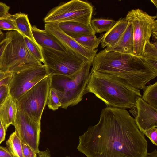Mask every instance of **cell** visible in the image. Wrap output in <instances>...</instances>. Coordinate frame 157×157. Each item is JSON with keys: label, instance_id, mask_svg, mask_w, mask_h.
<instances>
[{"label": "cell", "instance_id": "6da1fadb", "mask_svg": "<svg viewBox=\"0 0 157 157\" xmlns=\"http://www.w3.org/2000/svg\"><path fill=\"white\" fill-rule=\"evenodd\" d=\"M78 150L86 157H147L148 143L126 109L106 107L96 125L79 136Z\"/></svg>", "mask_w": 157, "mask_h": 157}, {"label": "cell", "instance_id": "cb8c5ba5", "mask_svg": "<svg viewBox=\"0 0 157 157\" xmlns=\"http://www.w3.org/2000/svg\"><path fill=\"white\" fill-rule=\"evenodd\" d=\"M24 39L26 46L31 54L38 61L43 63L44 60L40 47L36 43L33 42L26 37H24Z\"/></svg>", "mask_w": 157, "mask_h": 157}, {"label": "cell", "instance_id": "5bb4252c", "mask_svg": "<svg viewBox=\"0 0 157 157\" xmlns=\"http://www.w3.org/2000/svg\"><path fill=\"white\" fill-rule=\"evenodd\" d=\"M128 22L125 18H121L105 33L99 37L101 47H111L119 40L126 29Z\"/></svg>", "mask_w": 157, "mask_h": 157}, {"label": "cell", "instance_id": "60d3db41", "mask_svg": "<svg viewBox=\"0 0 157 157\" xmlns=\"http://www.w3.org/2000/svg\"><path fill=\"white\" fill-rule=\"evenodd\" d=\"M1 124H2V123H1V120L0 119V128L1 127Z\"/></svg>", "mask_w": 157, "mask_h": 157}, {"label": "cell", "instance_id": "8fae6325", "mask_svg": "<svg viewBox=\"0 0 157 157\" xmlns=\"http://www.w3.org/2000/svg\"><path fill=\"white\" fill-rule=\"evenodd\" d=\"M44 29L65 48L67 52L85 61H93L97 49L91 50L82 46L65 33L59 28L58 23H46Z\"/></svg>", "mask_w": 157, "mask_h": 157}, {"label": "cell", "instance_id": "484cf974", "mask_svg": "<svg viewBox=\"0 0 157 157\" xmlns=\"http://www.w3.org/2000/svg\"><path fill=\"white\" fill-rule=\"evenodd\" d=\"M47 104L49 108L53 111L58 109L61 106V103L57 94L51 88H50L48 93Z\"/></svg>", "mask_w": 157, "mask_h": 157}, {"label": "cell", "instance_id": "e575fe53", "mask_svg": "<svg viewBox=\"0 0 157 157\" xmlns=\"http://www.w3.org/2000/svg\"><path fill=\"white\" fill-rule=\"evenodd\" d=\"M12 74L0 80V87L3 85L8 86L12 78Z\"/></svg>", "mask_w": 157, "mask_h": 157}, {"label": "cell", "instance_id": "74e56055", "mask_svg": "<svg viewBox=\"0 0 157 157\" xmlns=\"http://www.w3.org/2000/svg\"><path fill=\"white\" fill-rule=\"evenodd\" d=\"M5 34L0 30V43L5 38Z\"/></svg>", "mask_w": 157, "mask_h": 157}, {"label": "cell", "instance_id": "f1b7e54d", "mask_svg": "<svg viewBox=\"0 0 157 157\" xmlns=\"http://www.w3.org/2000/svg\"><path fill=\"white\" fill-rule=\"evenodd\" d=\"M23 157H37V153L27 144L21 141Z\"/></svg>", "mask_w": 157, "mask_h": 157}, {"label": "cell", "instance_id": "f35d334b", "mask_svg": "<svg viewBox=\"0 0 157 157\" xmlns=\"http://www.w3.org/2000/svg\"><path fill=\"white\" fill-rule=\"evenodd\" d=\"M66 157H70L69 156H66ZM147 157H156V156L154 154H153L151 153H148Z\"/></svg>", "mask_w": 157, "mask_h": 157}, {"label": "cell", "instance_id": "277c9868", "mask_svg": "<svg viewBox=\"0 0 157 157\" xmlns=\"http://www.w3.org/2000/svg\"><path fill=\"white\" fill-rule=\"evenodd\" d=\"M92 61L86 62L75 74L70 76L50 75V88L56 93L61 104L66 109L78 104L86 94V89L89 77V70Z\"/></svg>", "mask_w": 157, "mask_h": 157}, {"label": "cell", "instance_id": "5b68a950", "mask_svg": "<svg viewBox=\"0 0 157 157\" xmlns=\"http://www.w3.org/2000/svg\"><path fill=\"white\" fill-rule=\"evenodd\" d=\"M11 39L5 48L0 60V71L17 72L41 63L31 54L24 37L18 32L10 31Z\"/></svg>", "mask_w": 157, "mask_h": 157}, {"label": "cell", "instance_id": "7402d4cb", "mask_svg": "<svg viewBox=\"0 0 157 157\" xmlns=\"http://www.w3.org/2000/svg\"><path fill=\"white\" fill-rule=\"evenodd\" d=\"M116 22L110 19L94 18L91 20L90 25L95 33H101L108 31L114 25Z\"/></svg>", "mask_w": 157, "mask_h": 157}, {"label": "cell", "instance_id": "30bf717a", "mask_svg": "<svg viewBox=\"0 0 157 157\" xmlns=\"http://www.w3.org/2000/svg\"><path fill=\"white\" fill-rule=\"evenodd\" d=\"M49 75L46 66L41 63L12 73L8 85L9 94L17 100L36 84Z\"/></svg>", "mask_w": 157, "mask_h": 157}, {"label": "cell", "instance_id": "44dd1931", "mask_svg": "<svg viewBox=\"0 0 157 157\" xmlns=\"http://www.w3.org/2000/svg\"><path fill=\"white\" fill-rule=\"evenodd\" d=\"M143 89L142 99L147 104L157 109V82L145 86Z\"/></svg>", "mask_w": 157, "mask_h": 157}, {"label": "cell", "instance_id": "ac0fdd59", "mask_svg": "<svg viewBox=\"0 0 157 157\" xmlns=\"http://www.w3.org/2000/svg\"><path fill=\"white\" fill-rule=\"evenodd\" d=\"M17 111L16 100L9 94L0 107V119L6 131L10 125L14 126Z\"/></svg>", "mask_w": 157, "mask_h": 157}, {"label": "cell", "instance_id": "4dcf8cb0", "mask_svg": "<svg viewBox=\"0 0 157 157\" xmlns=\"http://www.w3.org/2000/svg\"><path fill=\"white\" fill-rule=\"evenodd\" d=\"M9 94L8 86L3 85L0 87V107Z\"/></svg>", "mask_w": 157, "mask_h": 157}, {"label": "cell", "instance_id": "836d02e7", "mask_svg": "<svg viewBox=\"0 0 157 157\" xmlns=\"http://www.w3.org/2000/svg\"><path fill=\"white\" fill-rule=\"evenodd\" d=\"M151 35L156 40L157 39V20H155L152 24Z\"/></svg>", "mask_w": 157, "mask_h": 157}, {"label": "cell", "instance_id": "4316f807", "mask_svg": "<svg viewBox=\"0 0 157 157\" xmlns=\"http://www.w3.org/2000/svg\"><path fill=\"white\" fill-rule=\"evenodd\" d=\"M1 30L18 32L12 14L8 13L6 16L0 18V30Z\"/></svg>", "mask_w": 157, "mask_h": 157}, {"label": "cell", "instance_id": "603a6c76", "mask_svg": "<svg viewBox=\"0 0 157 157\" xmlns=\"http://www.w3.org/2000/svg\"><path fill=\"white\" fill-rule=\"evenodd\" d=\"M74 39L82 46L91 50L96 49L101 43L99 38L95 35L84 36Z\"/></svg>", "mask_w": 157, "mask_h": 157}, {"label": "cell", "instance_id": "d4e9b609", "mask_svg": "<svg viewBox=\"0 0 157 157\" xmlns=\"http://www.w3.org/2000/svg\"><path fill=\"white\" fill-rule=\"evenodd\" d=\"M145 59L157 60V43L155 42L153 43L150 41L146 43L142 56Z\"/></svg>", "mask_w": 157, "mask_h": 157}, {"label": "cell", "instance_id": "83f0119b", "mask_svg": "<svg viewBox=\"0 0 157 157\" xmlns=\"http://www.w3.org/2000/svg\"><path fill=\"white\" fill-rule=\"evenodd\" d=\"M144 134L155 146H157V128L154 127L145 131Z\"/></svg>", "mask_w": 157, "mask_h": 157}, {"label": "cell", "instance_id": "d6a6232c", "mask_svg": "<svg viewBox=\"0 0 157 157\" xmlns=\"http://www.w3.org/2000/svg\"><path fill=\"white\" fill-rule=\"evenodd\" d=\"M0 157H13L6 147L0 146Z\"/></svg>", "mask_w": 157, "mask_h": 157}, {"label": "cell", "instance_id": "52a82bcc", "mask_svg": "<svg viewBox=\"0 0 157 157\" xmlns=\"http://www.w3.org/2000/svg\"><path fill=\"white\" fill-rule=\"evenodd\" d=\"M93 10L92 5L87 2L71 0L52 9L43 20L45 23L70 21L90 24Z\"/></svg>", "mask_w": 157, "mask_h": 157}, {"label": "cell", "instance_id": "d6986e66", "mask_svg": "<svg viewBox=\"0 0 157 157\" xmlns=\"http://www.w3.org/2000/svg\"><path fill=\"white\" fill-rule=\"evenodd\" d=\"M12 16L18 30V32L23 36L26 37L36 43L33 36L32 26L29 21L28 15L19 12L12 14Z\"/></svg>", "mask_w": 157, "mask_h": 157}, {"label": "cell", "instance_id": "4fadbf2b", "mask_svg": "<svg viewBox=\"0 0 157 157\" xmlns=\"http://www.w3.org/2000/svg\"><path fill=\"white\" fill-rule=\"evenodd\" d=\"M134 107L136 114L134 120L140 131L143 133L154 127H157V109L138 97Z\"/></svg>", "mask_w": 157, "mask_h": 157}, {"label": "cell", "instance_id": "1f68e13d", "mask_svg": "<svg viewBox=\"0 0 157 157\" xmlns=\"http://www.w3.org/2000/svg\"><path fill=\"white\" fill-rule=\"evenodd\" d=\"M10 9V7L5 3L0 2V18L6 15Z\"/></svg>", "mask_w": 157, "mask_h": 157}, {"label": "cell", "instance_id": "d590c367", "mask_svg": "<svg viewBox=\"0 0 157 157\" xmlns=\"http://www.w3.org/2000/svg\"><path fill=\"white\" fill-rule=\"evenodd\" d=\"M6 131L4 127L2 124L0 128V144L5 140Z\"/></svg>", "mask_w": 157, "mask_h": 157}, {"label": "cell", "instance_id": "3957f363", "mask_svg": "<svg viewBox=\"0 0 157 157\" xmlns=\"http://www.w3.org/2000/svg\"><path fill=\"white\" fill-rule=\"evenodd\" d=\"M86 94L91 93L104 102L106 107L132 109L137 98L142 97L140 90L114 75L91 72Z\"/></svg>", "mask_w": 157, "mask_h": 157}, {"label": "cell", "instance_id": "ab89813d", "mask_svg": "<svg viewBox=\"0 0 157 157\" xmlns=\"http://www.w3.org/2000/svg\"><path fill=\"white\" fill-rule=\"evenodd\" d=\"M152 2L155 6L156 7H157V1L156 0H151Z\"/></svg>", "mask_w": 157, "mask_h": 157}, {"label": "cell", "instance_id": "f546056e", "mask_svg": "<svg viewBox=\"0 0 157 157\" xmlns=\"http://www.w3.org/2000/svg\"><path fill=\"white\" fill-rule=\"evenodd\" d=\"M5 35V38L0 43V60L5 48L11 39L10 31L6 32Z\"/></svg>", "mask_w": 157, "mask_h": 157}, {"label": "cell", "instance_id": "ffe728a7", "mask_svg": "<svg viewBox=\"0 0 157 157\" xmlns=\"http://www.w3.org/2000/svg\"><path fill=\"white\" fill-rule=\"evenodd\" d=\"M6 145L13 157H23L21 141L15 131L10 135Z\"/></svg>", "mask_w": 157, "mask_h": 157}, {"label": "cell", "instance_id": "9a60e30c", "mask_svg": "<svg viewBox=\"0 0 157 157\" xmlns=\"http://www.w3.org/2000/svg\"><path fill=\"white\" fill-rule=\"evenodd\" d=\"M31 30L36 43L40 47L67 52L65 48L46 30L39 29L35 25L32 26Z\"/></svg>", "mask_w": 157, "mask_h": 157}, {"label": "cell", "instance_id": "e0dca14e", "mask_svg": "<svg viewBox=\"0 0 157 157\" xmlns=\"http://www.w3.org/2000/svg\"><path fill=\"white\" fill-rule=\"evenodd\" d=\"M134 39L132 25L128 23L127 27L118 41L113 46L106 47L107 51L133 55Z\"/></svg>", "mask_w": 157, "mask_h": 157}, {"label": "cell", "instance_id": "8992f818", "mask_svg": "<svg viewBox=\"0 0 157 157\" xmlns=\"http://www.w3.org/2000/svg\"><path fill=\"white\" fill-rule=\"evenodd\" d=\"M50 88L49 76L39 82L16 100L17 109L32 121L41 124Z\"/></svg>", "mask_w": 157, "mask_h": 157}, {"label": "cell", "instance_id": "2e32d148", "mask_svg": "<svg viewBox=\"0 0 157 157\" xmlns=\"http://www.w3.org/2000/svg\"><path fill=\"white\" fill-rule=\"evenodd\" d=\"M58 24L65 33L74 39L87 35H95L96 33L90 24L86 25L70 21L62 22Z\"/></svg>", "mask_w": 157, "mask_h": 157}, {"label": "cell", "instance_id": "7c38bea8", "mask_svg": "<svg viewBox=\"0 0 157 157\" xmlns=\"http://www.w3.org/2000/svg\"><path fill=\"white\" fill-rule=\"evenodd\" d=\"M14 126L15 131L21 141L27 144L37 154L39 153L41 124L34 122L17 109Z\"/></svg>", "mask_w": 157, "mask_h": 157}, {"label": "cell", "instance_id": "9c48e42d", "mask_svg": "<svg viewBox=\"0 0 157 157\" xmlns=\"http://www.w3.org/2000/svg\"><path fill=\"white\" fill-rule=\"evenodd\" d=\"M157 16H152L136 9L128 11L125 18L132 27L134 39L133 55L142 56L147 42L151 35L152 24Z\"/></svg>", "mask_w": 157, "mask_h": 157}, {"label": "cell", "instance_id": "7a4b0ae2", "mask_svg": "<svg viewBox=\"0 0 157 157\" xmlns=\"http://www.w3.org/2000/svg\"><path fill=\"white\" fill-rule=\"evenodd\" d=\"M92 64L91 72L114 75L139 90L157 76V70L142 57L105 49L97 53Z\"/></svg>", "mask_w": 157, "mask_h": 157}, {"label": "cell", "instance_id": "8d00e7d4", "mask_svg": "<svg viewBox=\"0 0 157 157\" xmlns=\"http://www.w3.org/2000/svg\"><path fill=\"white\" fill-rule=\"evenodd\" d=\"M12 73H5L4 72H0V80L10 75Z\"/></svg>", "mask_w": 157, "mask_h": 157}, {"label": "cell", "instance_id": "ba28073f", "mask_svg": "<svg viewBox=\"0 0 157 157\" xmlns=\"http://www.w3.org/2000/svg\"><path fill=\"white\" fill-rule=\"evenodd\" d=\"M40 48L44 64L46 66L49 75H60L70 76L76 73L87 62L79 59L67 52L48 48Z\"/></svg>", "mask_w": 157, "mask_h": 157}]
</instances>
